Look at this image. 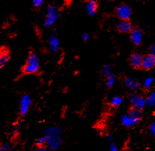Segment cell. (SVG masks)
<instances>
[{
  "mask_svg": "<svg viewBox=\"0 0 155 151\" xmlns=\"http://www.w3.org/2000/svg\"><path fill=\"white\" fill-rule=\"evenodd\" d=\"M154 82V78L152 76L147 77L145 79L144 82H143V84H141V86L145 90H148V89H150L152 87Z\"/></svg>",
  "mask_w": 155,
  "mask_h": 151,
  "instance_id": "obj_19",
  "label": "cell"
},
{
  "mask_svg": "<svg viewBox=\"0 0 155 151\" xmlns=\"http://www.w3.org/2000/svg\"><path fill=\"white\" fill-rule=\"evenodd\" d=\"M149 133L152 136H155V122H152L149 127Z\"/></svg>",
  "mask_w": 155,
  "mask_h": 151,
  "instance_id": "obj_25",
  "label": "cell"
},
{
  "mask_svg": "<svg viewBox=\"0 0 155 151\" xmlns=\"http://www.w3.org/2000/svg\"><path fill=\"white\" fill-rule=\"evenodd\" d=\"M116 81V77L115 76V75L110 74L109 76L106 77V87L107 89H111L114 86L115 83Z\"/></svg>",
  "mask_w": 155,
  "mask_h": 151,
  "instance_id": "obj_18",
  "label": "cell"
},
{
  "mask_svg": "<svg viewBox=\"0 0 155 151\" xmlns=\"http://www.w3.org/2000/svg\"><path fill=\"white\" fill-rule=\"evenodd\" d=\"M32 105V99L29 94H24L20 99V116H25L28 114Z\"/></svg>",
  "mask_w": 155,
  "mask_h": 151,
  "instance_id": "obj_6",
  "label": "cell"
},
{
  "mask_svg": "<svg viewBox=\"0 0 155 151\" xmlns=\"http://www.w3.org/2000/svg\"><path fill=\"white\" fill-rule=\"evenodd\" d=\"M124 102V98L120 96H116L109 100V105L113 107H118Z\"/></svg>",
  "mask_w": 155,
  "mask_h": 151,
  "instance_id": "obj_17",
  "label": "cell"
},
{
  "mask_svg": "<svg viewBox=\"0 0 155 151\" xmlns=\"http://www.w3.org/2000/svg\"><path fill=\"white\" fill-rule=\"evenodd\" d=\"M143 56L140 53L133 52L130 57V63L131 66L134 69L142 68Z\"/></svg>",
  "mask_w": 155,
  "mask_h": 151,
  "instance_id": "obj_8",
  "label": "cell"
},
{
  "mask_svg": "<svg viewBox=\"0 0 155 151\" xmlns=\"http://www.w3.org/2000/svg\"><path fill=\"white\" fill-rule=\"evenodd\" d=\"M130 102L132 105V107L142 111L147 106L146 98L142 96L138 95L137 93H132L130 96Z\"/></svg>",
  "mask_w": 155,
  "mask_h": 151,
  "instance_id": "obj_5",
  "label": "cell"
},
{
  "mask_svg": "<svg viewBox=\"0 0 155 151\" xmlns=\"http://www.w3.org/2000/svg\"><path fill=\"white\" fill-rule=\"evenodd\" d=\"M130 39L132 43L135 45H140L143 42V32L138 28H135L130 33Z\"/></svg>",
  "mask_w": 155,
  "mask_h": 151,
  "instance_id": "obj_9",
  "label": "cell"
},
{
  "mask_svg": "<svg viewBox=\"0 0 155 151\" xmlns=\"http://www.w3.org/2000/svg\"><path fill=\"white\" fill-rule=\"evenodd\" d=\"M120 121L122 125L126 127H134L139 122L136 121V120L133 119L131 117H130V116L127 114V113L121 116Z\"/></svg>",
  "mask_w": 155,
  "mask_h": 151,
  "instance_id": "obj_14",
  "label": "cell"
},
{
  "mask_svg": "<svg viewBox=\"0 0 155 151\" xmlns=\"http://www.w3.org/2000/svg\"><path fill=\"white\" fill-rule=\"evenodd\" d=\"M107 139L108 141H109V142L114 143V136L111 135V134H109V135H108L107 137Z\"/></svg>",
  "mask_w": 155,
  "mask_h": 151,
  "instance_id": "obj_30",
  "label": "cell"
},
{
  "mask_svg": "<svg viewBox=\"0 0 155 151\" xmlns=\"http://www.w3.org/2000/svg\"><path fill=\"white\" fill-rule=\"evenodd\" d=\"M11 59V55L8 49L3 48L0 49V68H3Z\"/></svg>",
  "mask_w": 155,
  "mask_h": 151,
  "instance_id": "obj_15",
  "label": "cell"
},
{
  "mask_svg": "<svg viewBox=\"0 0 155 151\" xmlns=\"http://www.w3.org/2000/svg\"><path fill=\"white\" fill-rule=\"evenodd\" d=\"M116 29L121 34H130L134 27L130 20H120L116 24Z\"/></svg>",
  "mask_w": 155,
  "mask_h": 151,
  "instance_id": "obj_7",
  "label": "cell"
},
{
  "mask_svg": "<svg viewBox=\"0 0 155 151\" xmlns=\"http://www.w3.org/2000/svg\"><path fill=\"white\" fill-rule=\"evenodd\" d=\"M115 14L120 20H130L132 15V10L127 4H121L116 7Z\"/></svg>",
  "mask_w": 155,
  "mask_h": 151,
  "instance_id": "obj_4",
  "label": "cell"
},
{
  "mask_svg": "<svg viewBox=\"0 0 155 151\" xmlns=\"http://www.w3.org/2000/svg\"><path fill=\"white\" fill-rule=\"evenodd\" d=\"M48 48L51 52H57L60 49V40L54 34L48 39Z\"/></svg>",
  "mask_w": 155,
  "mask_h": 151,
  "instance_id": "obj_12",
  "label": "cell"
},
{
  "mask_svg": "<svg viewBox=\"0 0 155 151\" xmlns=\"http://www.w3.org/2000/svg\"><path fill=\"white\" fill-rule=\"evenodd\" d=\"M12 149V145L10 143L4 142L0 143V151H10Z\"/></svg>",
  "mask_w": 155,
  "mask_h": 151,
  "instance_id": "obj_22",
  "label": "cell"
},
{
  "mask_svg": "<svg viewBox=\"0 0 155 151\" xmlns=\"http://www.w3.org/2000/svg\"><path fill=\"white\" fill-rule=\"evenodd\" d=\"M147 106L150 107H155V91H152L146 97Z\"/></svg>",
  "mask_w": 155,
  "mask_h": 151,
  "instance_id": "obj_20",
  "label": "cell"
},
{
  "mask_svg": "<svg viewBox=\"0 0 155 151\" xmlns=\"http://www.w3.org/2000/svg\"><path fill=\"white\" fill-rule=\"evenodd\" d=\"M150 54L155 57V42L152 45L150 48Z\"/></svg>",
  "mask_w": 155,
  "mask_h": 151,
  "instance_id": "obj_27",
  "label": "cell"
},
{
  "mask_svg": "<svg viewBox=\"0 0 155 151\" xmlns=\"http://www.w3.org/2000/svg\"><path fill=\"white\" fill-rule=\"evenodd\" d=\"M81 39L83 40V41L86 42L88 41L89 39V34L88 33H83L81 35Z\"/></svg>",
  "mask_w": 155,
  "mask_h": 151,
  "instance_id": "obj_28",
  "label": "cell"
},
{
  "mask_svg": "<svg viewBox=\"0 0 155 151\" xmlns=\"http://www.w3.org/2000/svg\"><path fill=\"white\" fill-rule=\"evenodd\" d=\"M61 11L59 8L56 5H50L48 7L46 11V16L44 21L45 27H51L54 25L60 17Z\"/></svg>",
  "mask_w": 155,
  "mask_h": 151,
  "instance_id": "obj_3",
  "label": "cell"
},
{
  "mask_svg": "<svg viewBox=\"0 0 155 151\" xmlns=\"http://www.w3.org/2000/svg\"><path fill=\"white\" fill-rule=\"evenodd\" d=\"M41 69V62L38 56L34 51H30L21 72L23 75H34Z\"/></svg>",
  "mask_w": 155,
  "mask_h": 151,
  "instance_id": "obj_2",
  "label": "cell"
},
{
  "mask_svg": "<svg viewBox=\"0 0 155 151\" xmlns=\"http://www.w3.org/2000/svg\"><path fill=\"white\" fill-rule=\"evenodd\" d=\"M155 68V57L150 54L143 56L142 68L145 70H150Z\"/></svg>",
  "mask_w": 155,
  "mask_h": 151,
  "instance_id": "obj_11",
  "label": "cell"
},
{
  "mask_svg": "<svg viewBox=\"0 0 155 151\" xmlns=\"http://www.w3.org/2000/svg\"><path fill=\"white\" fill-rule=\"evenodd\" d=\"M31 4L34 8H39V7L43 5L44 1L43 0H34V1H32Z\"/></svg>",
  "mask_w": 155,
  "mask_h": 151,
  "instance_id": "obj_24",
  "label": "cell"
},
{
  "mask_svg": "<svg viewBox=\"0 0 155 151\" xmlns=\"http://www.w3.org/2000/svg\"><path fill=\"white\" fill-rule=\"evenodd\" d=\"M109 151H119L118 146L114 143H111L109 145Z\"/></svg>",
  "mask_w": 155,
  "mask_h": 151,
  "instance_id": "obj_26",
  "label": "cell"
},
{
  "mask_svg": "<svg viewBox=\"0 0 155 151\" xmlns=\"http://www.w3.org/2000/svg\"><path fill=\"white\" fill-rule=\"evenodd\" d=\"M36 146L37 147H46V139L44 136L39 137L36 140Z\"/></svg>",
  "mask_w": 155,
  "mask_h": 151,
  "instance_id": "obj_23",
  "label": "cell"
},
{
  "mask_svg": "<svg viewBox=\"0 0 155 151\" xmlns=\"http://www.w3.org/2000/svg\"><path fill=\"white\" fill-rule=\"evenodd\" d=\"M33 151H50L47 147H37Z\"/></svg>",
  "mask_w": 155,
  "mask_h": 151,
  "instance_id": "obj_29",
  "label": "cell"
},
{
  "mask_svg": "<svg viewBox=\"0 0 155 151\" xmlns=\"http://www.w3.org/2000/svg\"><path fill=\"white\" fill-rule=\"evenodd\" d=\"M98 6H99V3L97 1H94V0L88 1L86 5V10L87 13L91 16V17L95 16L97 11Z\"/></svg>",
  "mask_w": 155,
  "mask_h": 151,
  "instance_id": "obj_13",
  "label": "cell"
},
{
  "mask_svg": "<svg viewBox=\"0 0 155 151\" xmlns=\"http://www.w3.org/2000/svg\"><path fill=\"white\" fill-rule=\"evenodd\" d=\"M111 65L109 64H105L103 65L101 68V75H102V77H107L109 76L110 74H111Z\"/></svg>",
  "mask_w": 155,
  "mask_h": 151,
  "instance_id": "obj_21",
  "label": "cell"
},
{
  "mask_svg": "<svg viewBox=\"0 0 155 151\" xmlns=\"http://www.w3.org/2000/svg\"><path fill=\"white\" fill-rule=\"evenodd\" d=\"M127 114L130 116V117L132 118L133 119L136 120L138 122H140V120L143 118V113L142 111L137 109V108L131 107L130 109L128 110Z\"/></svg>",
  "mask_w": 155,
  "mask_h": 151,
  "instance_id": "obj_16",
  "label": "cell"
},
{
  "mask_svg": "<svg viewBox=\"0 0 155 151\" xmlns=\"http://www.w3.org/2000/svg\"><path fill=\"white\" fill-rule=\"evenodd\" d=\"M43 136L46 139V147L50 150H56L62 145L63 141V130L57 126L48 127Z\"/></svg>",
  "mask_w": 155,
  "mask_h": 151,
  "instance_id": "obj_1",
  "label": "cell"
},
{
  "mask_svg": "<svg viewBox=\"0 0 155 151\" xmlns=\"http://www.w3.org/2000/svg\"><path fill=\"white\" fill-rule=\"evenodd\" d=\"M124 85L127 88L130 89L131 91H137L141 87V84L138 81V79L131 77H126L124 79Z\"/></svg>",
  "mask_w": 155,
  "mask_h": 151,
  "instance_id": "obj_10",
  "label": "cell"
}]
</instances>
